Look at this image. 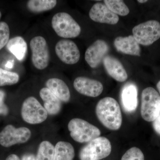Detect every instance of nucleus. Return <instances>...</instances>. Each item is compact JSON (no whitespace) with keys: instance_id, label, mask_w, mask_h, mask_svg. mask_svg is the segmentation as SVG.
Wrapping results in <instances>:
<instances>
[{"instance_id":"obj_14","label":"nucleus","mask_w":160,"mask_h":160,"mask_svg":"<svg viewBox=\"0 0 160 160\" xmlns=\"http://www.w3.org/2000/svg\"><path fill=\"white\" fill-rule=\"evenodd\" d=\"M103 62L106 71L112 78L120 82L127 79L128 74L119 60L111 56L107 55Z\"/></svg>"},{"instance_id":"obj_26","label":"nucleus","mask_w":160,"mask_h":160,"mask_svg":"<svg viewBox=\"0 0 160 160\" xmlns=\"http://www.w3.org/2000/svg\"><path fill=\"white\" fill-rule=\"evenodd\" d=\"M10 30L8 24L0 22V50L7 45L9 41Z\"/></svg>"},{"instance_id":"obj_28","label":"nucleus","mask_w":160,"mask_h":160,"mask_svg":"<svg viewBox=\"0 0 160 160\" xmlns=\"http://www.w3.org/2000/svg\"><path fill=\"white\" fill-rule=\"evenodd\" d=\"M152 122V126L155 131L160 135V112L157 118Z\"/></svg>"},{"instance_id":"obj_29","label":"nucleus","mask_w":160,"mask_h":160,"mask_svg":"<svg viewBox=\"0 0 160 160\" xmlns=\"http://www.w3.org/2000/svg\"><path fill=\"white\" fill-rule=\"evenodd\" d=\"M22 160H35V158L33 154H27L23 157Z\"/></svg>"},{"instance_id":"obj_5","label":"nucleus","mask_w":160,"mask_h":160,"mask_svg":"<svg viewBox=\"0 0 160 160\" xmlns=\"http://www.w3.org/2000/svg\"><path fill=\"white\" fill-rule=\"evenodd\" d=\"M160 112V96L152 87L143 90L142 94L141 114L143 119L148 122H153Z\"/></svg>"},{"instance_id":"obj_32","label":"nucleus","mask_w":160,"mask_h":160,"mask_svg":"<svg viewBox=\"0 0 160 160\" xmlns=\"http://www.w3.org/2000/svg\"><path fill=\"white\" fill-rule=\"evenodd\" d=\"M157 87L158 90L160 94V81H159L157 83Z\"/></svg>"},{"instance_id":"obj_15","label":"nucleus","mask_w":160,"mask_h":160,"mask_svg":"<svg viewBox=\"0 0 160 160\" xmlns=\"http://www.w3.org/2000/svg\"><path fill=\"white\" fill-rule=\"evenodd\" d=\"M121 102L123 109L126 112H132L138 106V89L132 83H127L121 92Z\"/></svg>"},{"instance_id":"obj_23","label":"nucleus","mask_w":160,"mask_h":160,"mask_svg":"<svg viewBox=\"0 0 160 160\" xmlns=\"http://www.w3.org/2000/svg\"><path fill=\"white\" fill-rule=\"evenodd\" d=\"M104 3L110 11L116 15L126 16L129 13V9L123 1L105 0Z\"/></svg>"},{"instance_id":"obj_7","label":"nucleus","mask_w":160,"mask_h":160,"mask_svg":"<svg viewBox=\"0 0 160 160\" xmlns=\"http://www.w3.org/2000/svg\"><path fill=\"white\" fill-rule=\"evenodd\" d=\"M48 112L36 98L30 97L23 102L21 114L23 120L30 124H38L46 121Z\"/></svg>"},{"instance_id":"obj_1","label":"nucleus","mask_w":160,"mask_h":160,"mask_svg":"<svg viewBox=\"0 0 160 160\" xmlns=\"http://www.w3.org/2000/svg\"><path fill=\"white\" fill-rule=\"evenodd\" d=\"M97 116L103 126L111 130H118L122 126V118L117 101L106 97L99 101L96 107Z\"/></svg>"},{"instance_id":"obj_8","label":"nucleus","mask_w":160,"mask_h":160,"mask_svg":"<svg viewBox=\"0 0 160 160\" xmlns=\"http://www.w3.org/2000/svg\"><path fill=\"white\" fill-rule=\"evenodd\" d=\"M32 62L36 69L43 70L49 66L50 52L46 40L42 37L36 36L30 42Z\"/></svg>"},{"instance_id":"obj_31","label":"nucleus","mask_w":160,"mask_h":160,"mask_svg":"<svg viewBox=\"0 0 160 160\" xmlns=\"http://www.w3.org/2000/svg\"><path fill=\"white\" fill-rule=\"evenodd\" d=\"M13 62L12 61H9L7 62L6 65V67L8 69H11L13 67Z\"/></svg>"},{"instance_id":"obj_27","label":"nucleus","mask_w":160,"mask_h":160,"mask_svg":"<svg viewBox=\"0 0 160 160\" xmlns=\"http://www.w3.org/2000/svg\"><path fill=\"white\" fill-rule=\"evenodd\" d=\"M5 93L4 92L0 90V114L6 115L8 113V109L4 104Z\"/></svg>"},{"instance_id":"obj_18","label":"nucleus","mask_w":160,"mask_h":160,"mask_svg":"<svg viewBox=\"0 0 160 160\" xmlns=\"http://www.w3.org/2000/svg\"><path fill=\"white\" fill-rule=\"evenodd\" d=\"M40 97L44 102V108L51 115L57 114L61 109V101L49 89L43 88L40 90Z\"/></svg>"},{"instance_id":"obj_10","label":"nucleus","mask_w":160,"mask_h":160,"mask_svg":"<svg viewBox=\"0 0 160 160\" xmlns=\"http://www.w3.org/2000/svg\"><path fill=\"white\" fill-rule=\"evenodd\" d=\"M55 50L58 57L65 64L74 65L79 61L81 56L79 49L73 41L60 40L56 45Z\"/></svg>"},{"instance_id":"obj_9","label":"nucleus","mask_w":160,"mask_h":160,"mask_svg":"<svg viewBox=\"0 0 160 160\" xmlns=\"http://www.w3.org/2000/svg\"><path fill=\"white\" fill-rule=\"evenodd\" d=\"M31 136V131L26 127L16 128L9 125L0 132V144L5 147H10L17 144L26 142Z\"/></svg>"},{"instance_id":"obj_22","label":"nucleus","mask_w":160,"mask_h":160,"mask_svg":"<svg viewBox=\"0 0 160 160\" xmlns=\"http://www.w3.org/2000/svg\"><path fill=\"white\" fill-rule=\"evenodd\" d=\"M54 152V146L48 141H43L39 146L35 160H53Z\"/></svg>"},{"instance_id":"obj_24","label":"nucleus","mask_w":160,"mask_h":160,"mask_svg":"<svg viewBox=\"0 0 160 160\" xmlns=\"http://www.w3.org/2000/svg\"><path fill=\"white\" fill-rule=\"evenodd\" d=\"M19 80L18 73L0 68V86L14 85Z\"/></svg>"},{"instance_id":"obj_6","label":"nucleus","mask_w":160,"mask_h":160,"mask_svg":"<svg viewBox=\"0 0 160 160\" xmlns=\"http://www.w3.org/2000/svg\"><path fill=\"white\" fill-rule=\"evenodd\" d=\"M132 32L139 44L150 46L160 38V23L156 20H149L135 26Z\"/></svg>"},{"instance_id":"obj_3","label":"nucleus","mask_w":160,"mask_h":160,"mask_svg":"<svg viewBox=\"0 0 160 160\" xmlns=\"http://www.w3.org/2000/svg\"><path fill=\"white\" fill-rule=\"evenodd\" d=\"M68 128L71 138L79 143L89 142L99 137L101 133L96 126L80 118L70 120Z\"/></svg>"},{"instance_id":"obj_30","label":"nucleus","mask_w":160,"mask_h":160,"mask_svg":"<svg viewBox=\"0 0 160 160\" xmlns=\"http://www.w3.org/2000/svg\"><path fill=\"white\" fill-rule=\"evenodd\" d=\"M6 160H20V159L16 155L11 154L7 158Z\"/></svg>"},{"instance_id":"obj_13","label":"nucleus","mask_w":160,"mask_h":160,"mask_svg":"<svg viewBox=\"0 0 160 160\" xmlns=\"http://www.w3.org/2000/svg\"><path fill=\"white\" fill-rule=\"evenodd\" d=\"M90 19L96 22L115 25L119 20L118 16L112 12L105 4L95 3L89 12Z\"/></svg>"},{"instance_id":"obj_33","label":"nucleus","mask_w":160,"mask_h":160,"mask_svg":"<svg viewBox=\"0 0 160 160\" xmlns=\"http://www.w3.org/2000/svg\"><path fill=\"white\" fill-rule=\"evenodd\" d=\"M138 2L140 3H144L147 2L148 1H146V0H138Z\"/></svg>"},{"instance_id":"obj_19","label":"nucleus","mask_w":160,"mask_h":160,"mask_svg":"<svg viewBox=\"0 0 160 160\" xmlns=\"http://www.w3.org/2000/svg\"><path fill=\"white\" fill-rule=\"evenodd\" d=\"M6 48L19 61H22L26 57L27 45L22 37H16L9 40L6 45Z\"/></svg>"},{"instance_id":"obj_12","label":"nucleus","mask_w":160,"mask_h":160,"mask_svg":"<svg viewBox=\"0 0 160 160\" xmlns=\"http://www.w3.org/2000/svg\"><path fill=\"white\" fill-rule=\"evenodd\" d=\"M73 86L76 90L86 96L95 98L102 92V84L97 80L84 77H79L74 80Z\"/></svg>"},{"instance_id":"obj_4","label":"nucleus","mask_w":160,"mask_h":160,"mask_svg":"<svg viewBox=\"0 0 160 160\" xmlns=\"http://www.w3.org/2000/svg\"><path fill=\"white\" fill-rule=\"evenodd\" d=\"M111 143L104 137L90 141L80 150V160H100L109 156L111 153Z\"/></svg>"},{"instance_id":"obj_34","label":"nucleus","mask_w":160,"mask_h":160,"mask_svg":"<svg viewBox=\"0 0 160 160\" xmlns=\"http://www.w3.org/2000/svg\"><path fill=\"white\" fill-rule=\"evenodd\" d=\"M1 17H2V13H1V11H0V19H1Z\"/></svg>"},{"instance_id":"obj_20","label":"nucleus","mask_w":160,"mask_h":160,"mask_svg":"<svg viewBox=\"0 0 160 160\" xmlns=\"http://www.w3.org/2000/svg\"><path fill=\"white\" fill-rule=\"evenodd\" d=\"M74 156V148L70 143L63 141L57 143L53 160H73Z\"/></svg>"},{"instance_id":"obj_25","label":"nucleus","mask_w":160,"mask_h":160,"mask_svg":"<svg viewBox=\"0 0 160 160\" xmlns=\"http://www.w3.org/2000/svg\"><path fill=\"white\" fill-rule=\"evenodd\" d=\"M121 160H145V158L142 152L139 148L133 147L125 152Z\"/></svg>"},{"instance_id":"obj_21","label":"nucleus","mask_w":160,"mask_h":160,"mask_svg":"<svg viewBox=\"0 0 160 160\" xmlns=\"http://www.w3.org/2000/svg\"><path fill=\"white\" fill-rule=\"evenodd\" d=\"M57 4L56 0H30L27 2V7L32 12H41L51 10Z\"/></svg>"},{"instance_id":"obj_16","label":"nucleus","mask_w":160,"mask_h":160,"mask_svg":"<svg viewBox=\"0 0 160 160\" xmlns=\"http://www.w3.org/2000/svg\"><path fill=\"white\" fill-rule=\"evenodd\" d=\"M114 46L118 51L124 54L136 56L141 55L139 44L132 35L116 38L114 41Z\"/></svg>"},{"instance_id":"obj_11","label":"nucleus","mask_w":160,"mask_h":160,"mask_svg":"<svg viewBox=\"0 0 160 160\" xmlns=\"http://www.w3.org/2000/svg\"><path fill=\"white\" fill-rule=\"evenodd\" d=\"M109 50V45L105 41L97 40L86 49L85 60L90 67L97 68L103 62Z\"/></svg>"},{"instance_id":"obj_2","label":"nucleus","mask_w":160,"mask_h":160,"mask_svg":"<svg viewBox=\"0 0 160 160\" xmlns=\"http://www.w3.org/2000/svg\"><path fill=\"white\" fill-rule=\"evenodd\" d=\"M52 26L59 37L64 38L77 37L81 32V28L69 13L59 12L53 16Z\"/></svg>"},{"instance_id":"obj_17","label":"nucleus","mask_w":160,"mask_h":160,"mask_svg":"<svg viewBox=\"0 0 160 160\" xmlns=\"http://www.w3.org/2000/svg\"><path fill=\"white\" fill-rule=\"evenodd\" d=\"M46 86V88L62 102H67L70 100L71 95L69 87L63 80L57 78H51L47 80Z\"/></svg>"}]
</instances>
